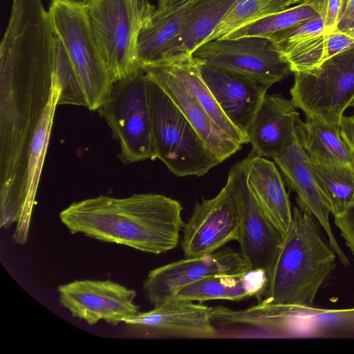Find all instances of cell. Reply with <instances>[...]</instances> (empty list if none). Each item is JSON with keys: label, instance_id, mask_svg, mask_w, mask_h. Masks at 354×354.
<instances>
[{"label": "cell", "instance_id": "cell-1", "mask_svg": "<svg viewBox=\"0 0 354 354\" xmlns=\"http://www.w3.org/2000/svg\"><path fill=\"white\" fill-rule=\"evenodd\" d=\"M182 211L179 201L158 194L100 195L71 203L59 219L73 234L160 254L178 246Z\"/></svg>", "mask_w": 354, "mask_h": 354}, {"label": "cell", "instance_id": "cell-26", "mask_svg": "<svg viewBox=\"0 0 354 354\" xmlns=\"http://www.w3.org/2000/svg\"><path fill=\"white\" fill-rule=\"evenodd\" d=\"M353 46L352 39L339 33L320 34L284 47L280 51L291 72H302L319 66L334 55Z\"/></svg>", "mask_w": 354, "mask_h": 354}, {"label": "cell", "instance_id": "cell-2", "mask_svg": "<svg viewBox=\"0 0 354 354\" xmlns=\"http://www.w3.org/2000/svg\"><path fill=\"white\" fill-rule=\"evenodd\" d=\"M0 198L27 197L26 164L33 136L51 101L60 95L54 65L0 64Z\"/></svg>", "mask_w": 354, "mask_h": 354}, {"label": "cell", "instance_id": "cell-32", "mask_svg": "<svg viewBox=\"0 0 354 354\" xmlns=\"http://www.w3.org/2000/svg\"><path fill=\"white\" fill-rule=\"evenodd\" d=\"M336 32L354 40V0H342Z\"/></svg>", "mask_w": 354, "mask_h": 354}, {"label": "cell", "instance_id": "cell-18", "mask_svg": "<svg viewBox=\"0 0 354 354\" xmlns=\"http://www.w3.org/2000/svg\"><path fill=\"white\" fill-rule=\"evenodd\" d=\"M147 77L171 99L220 162L242 146L230 138L209 117L162 62L145 66Z\"/></svg>", "mask_w": 354, "mask_h": 354}, {"label": "cell", "instance_id": "cell-14", "mask_svg": "<svg viewBox=\"0 0 354 354\" xmlns=\"http://www.w3.org/2000/svg\"><path fill=\"white\" fill-rule=\"evenodd\" d=\"M262 325L270 338H354V308L268 304Z\"/></svg>", "mask_w": 354, "mask_h": 354}, {"label": "cell", "instance_id": "cell-19", "mask_svg": "<svg viewBox=\"0 0 354 354\" xmlns=\"http://www.w3.org/2000/svg\"><path fill=\"white\" fill-rule=\"evenodd\" d=\"M299 118L291 100L281 94H266L248 132L251 152L272 158L281 153L296 134Z\"/></svg>", "mask_w": 354, "mask_h": 354}, {"label": "cell", "instance_id": "cell-15", "mask_svg": "<svg viewBox=\"0 0 354 354\" xmlns=\"http://www.w3.org/2000/svg\"><path fill=\"white\" fill-rule=\"evenodd\" d=\"M215 306L171 297L151 310L124 321L151 337L212 339L219 336L212 321Z\"/></svg>", "mask_w": 354, "mask_h": 354}, {"label": "cell", "instance_id": "cell-5", "mask_svg": "<svg viewBox=\"0 0 354 354\" xmlns=\"http://www.w3.org/2000/svg\"><path fill=\"white\" fill-rule=\"evenodd\" d=\"M156 10L149 0H93L86 7L90 28L113 83L142 68L137 57L138 38Z\"/></svg>", "mask_w": 354, "mask_h": 354}, {"label": "cell", "instance_id": "cell-21", "mask_svg": "<svg viewBox=\"0 0 354 354\" xmlns=\"http://www.w3.org/2000/svg\"><path fill=\"white\" fill-rule=\"evenodd\" d=\"M268 274L262 269H250L239 274H221L207 277L187 285L173 297L202 303L210 300L238 301L259 297L265 291Z\"/></svg>", "mask_w": 354, "mask_h": 354}, {"label": "cell", "instance_id": "cell-13", "mask_svg": "<svg viewBox=\"0 0 354 354\" xmlns=\"http://www.w3.org/2000/svg\"><path fill=\"white\" fill-rule=\"evenodd\" d=\"M57 290L61 305L89 325L104 320L116 326L140 313L136 292L111 280H77Z\"/></svg>", "mask_w": 354, "mask_h": 354}, {"label": "cell", "instance_id": "cell-37", "mask_svg": "<svg viewBox=\"0 0 354 354\" xmlns=\"http://www.w3.org/2000/svg\"><path fill=\"white\" fill-rule=\"evenodd\" d=\"M351 106L353 107V115L354 116V99H353V102H352V103L351 104Z\"/></svg>", "mask_w": 354, "mask_h": 354}, {"label": "cell", "instance_id": "cell-36", "mask_svg": "<svg viewBox=\"0 0 354 354\" xmlns=\"http://www.w3.org/2000/svg\"><path fill=\"white\" fill-rule=\"evenodd\" d=\"M93 0H51V1H58L67 3L72 6L86 8Z\"/></svg>", "mask_w": 354, "mask_h": 354}, {"label": "cell", "instance_id": "cell-30", "mask_svg": "<svg viewBox=\"0 0 354 354\" xmlns=\"http://www.w3.org/2000/svg\"><path fill=\"white\" fill-rule=\"evenodd\" d=\"M323 33H324V20L322 17H317L275 34L269 39L281 50L287 46Z\"/></svg>", "mask_w": 354, "mask_h": 354}, {"label": "cell", "instance_id": "cell-34", "mask_svg": "<svg viewBox=\"0 0 354 354\" xmlns=\"http://www.w3.org/2000/svg\"><path fill=\"white\" fill-rule=\"evenodd\" d=\"M338 130L342 140L354 155V116L344 115L339 122Z\"/></svg>", "mask_w": 354, "mask_h": 354}, {"label": "cell", "instance_id": "cell-25", "mask_svg": "<svg viewBox=\"0 0 354 354\" xmlns=\"http://www.w3.org/2000/svg\"><path fill=\"white\" fill-rule=\"evenodd\" d=\"M236 1L196 0L186 24L165 59L177 53H192L203 44Z\"/></svg>", "mask_w": 354, "mask_h": 354}, {"label": "cell", "instance_id": "cell-29", "mask_svg": "<svg viewBox=\"0 0 354 354\" xmlns=\"http://www.w3.org/2000/svg\"><path fill=\"white\" fill-rule=\"evenodd\" d=\"M322 17L317 6L310 0H304L290 8L245 26L226 38L272 35L290 29L314 18Z\"/></svg>", "mask_w": 354, "mask_h": 354}, {"label": "cell", "instance_id": "cell-24", "mask_svg": "<svg viewBox=\"0 0 354 354\" xmlns=\"http://www.w3.org/2000/svg\"><path fill=\"white\" fill-rule=\"evenodd\" d=\"M298 140L309 159L354 165V155L340 137L338 128L306 118L295 124Z\"/></svg>", "mask_w": 354, "mask_h": 354}, {"label": "cell", "instance_id": "cell-7", "mask_svg": "<svg viewBox=\"0 0 354 354\" xmlns=\"http://www.w3.org/2000/svg\"><path fill=\"white\" fill-rule=\"evenodd\" d=\"M99 110L120 143L118 157L122 162L154 159L147 77L143 68L114 82Z\"/></svg>", "mask_w": 354, "mask_h": 354}, {"label": "cell", "instance_id": "cell-4", "mask_svg": "<svg viewBox=\"0 0 354 354\" xmlns=\"http://www.w3.org/2000/svg\"><path fill=\"white\" fill-rule=\"evenodd\" d=\"M147 93L154 159L180 177L203 176L221 163L171 99L148 77Z\"/></svg>", "mask_w": 354, "mask_h": 354}, {"label": "cell", "instance_id": "cell-31", "mask_svg": "<svg viewBox=\"0 0 354 354\" xmlns=\"http://www.w3.org/2000/svg\"><path fill=\"white\" fill-rule=\"evenodd\" d=\"M334 223L339 230L346 245L354 255V193L345 212L340 216L334 217Z\"/></svg>", "mask_w": 354, "mask_h": 354}, {"label": "cell", "instance_id": "cell-10", "mask_svg": "<svg viewBox=\"0 0 354 354\" xmlns=\"http://www.w3.org/2000/svg\"><path fill=\"white\" fill-rule=\"evenodd\" d=\"M246 158L234 165L227 181L231 185L240 215V252L251 269L271 272L282 245L285 234L260 206L248 184Z\"/></svg>", "mask_w": 354, "mask_h": 354}, {"label": "cell", "instance_id": "cell-12", "mask_svg": "<svg viewBox=\"0 0 354 354\" xmlns=\"http://www.w3.org/2000/svg\"><path fill=\"white\" fill-rule=\"evenodd\" d=\"M250 269L240 251L224 247L212 254L184 258L151 270L143 283V290L149 302L156 306L187 285L214 275L239 274Z\"/></svg>", "mask_w": 354, "mask_h": 354}, {"label": "cell", "instance_id": "cell-17", "mask_svg": "<svg viewBox=\"0 0 354 354\" xmlns=\"http://www.w3.org/2000/svg\"><path fill=\"white\" fill-rule=\"evenodd\" d=\"M200 64V63H199ZM201 76L230 122L241 132H248L269 88L246 76L200 64Z\"/></svg>", "mask_w": 354, "mask_h": 354}, {"label": "cell", "instance_id": "cell-20", "mask_svg": "<svg viewBox=\"0 0 354 354\" xmlns=\"http://www.w3.org/2000/svg\"><path fill=\"white\" fill-rule=\"evenodd\" d=\"M248 184L257 202L275 223L286 234L292 218V210L284 183L275 164L250 153Z\"/></svg>", "mask_w": 354, "mask_h": 354}, {"label": "cell", "instance_id": "cell-11", "mask_svg": "<svg viewBox=\"0 0 354 354\" xmlns=\"http://www.w3.org/2000/svg\"><path fill=\"white\" fill-rule=\"evenodd\" d=\"M183 231L185 258L212 254L230 241H238L239 210L229 182L215 197L196 203Z\"/></svg>", "mask_w": 354, "mask_h": 354}, {"label": "cell", "instance_id": "cell-23", "mask_svg": "<svg viewBox=\"0 0 354 354\" xmlns=\"http://www.w3.org/2000/svg\"><path fill=\"white\" fill-rule=\"evenodd\" d=\"M192 54L185 52L177 53L158 62L166 66L230 138L241 146L250 142L249 137L236 129L221 109L201 76L199 62Z\"/></svg>", "mask_w": 354, "mask_h": 354}, {"label": "cell", "instance_id": "cell-33", "mask_svg": "<svg viewBox=\"0 0 354 354\" xmlns=\"http://www.w3.org/2000/svg\"><path fill=\"white\" fill-rule=\"evenodd\" d=\"M342 0H325V13L323 17L324 33L335 32L340 10Z\"/></svg>", "mask_w": 354, "mask_h": 354}, {"label": "cell", "instance_id": "cell-22", "mask_svg": "<svg viewBox=\"0 0 354 354\" xmlns=\"http://www.w3.org/2000/svg\"><path fill=\"white\" fill-rule=\"evenodd\" d=\"M196 1L190 0L164 12H154L138 38L137 57L141 68L165 58L186 24Z\"/></svg>", "mask_w": 354, "mask_h": 354}, {"label": "cell", "instance_id": "cell-3", "mask_svg": "<svg viewBox=\"0 0 354 354\" xmlns=\"http://www.w3.org/2000/svg\"><path fill=\"white\" fill-rule=\"evenodd\" d=\"M336 258L314 217L294 207L292 222L258 301L313 306L319 289L336 267Z\"/></svg>", "mask_w": 354, "mask_h": 354}, {"label": "cell", "instance_id": "cell-9", "mask_svg": "<svg viewBox=\"0 0 354 354\" xmlns=\"http://www.w3.org/2000/svg\"><path fill=\"white\" fill-rule=\"evenodd\" d=\"M192 55L200 64L239 73L269 88L292 73L277 46L262 37L211 40L198 46Z\"/></svg>", "mask_w": 354, "mask_h": 354}, {"label": "cell", "instance_id": "cell-6", "mask_svg": "<svg viewBox=\"0 0 354 354\" xmlns=\"http://www.w3.org/2000/svg\"><path fill=\"white\" fill-rule=\"evenodd\" d=\"M48 11L86 107L99 110L109 95L113 82L90 28L86 8L53 1Z\"/></svg>", "mask_w": 354, "mask_h": 354}, {"label": "cell", "instance_id": "cell-8", "mask_svg": "<svg viewBox=\"0 0 354 354\" xmlns=\"http://www.w3.org/2000/svg\"><path fill=\"white\" fill-rule=\"evenodd\" d=\"M294 74L290 95L295 106L306 118L338 128L354 99V47Z\"/></svg>", "mask_w": 354, "mask_h": 354}, {"label": "cell", "instance_id": "cell-16", "mask_svg": "<svg viewBox=\"0 0 354 354\" xmlns=\"http://www.w3.org/2000/svg\"><path fill=\"white\" fill-rule=\"evenodd\" d=\"M273 159L288 188L297 194L299 207L316 218L326 232L328 243L338 259L348 267L349 260L336 241L329 222L330 205L317 183L310 160L301 147L297 133L285 149Z\"/></svg>", "mask_w": 354, "mask_h": 354}, {"label": "cell", "instance_id": "cell-35", "mask_svg": "<svg viewBox=\"0 0 354 354\" xmlns=\"http://www.w3.org/2000/svg\"><path fill=\"white\" fill-rule=\"evenodd\" d=\"M190 0H158L156 12H160L183 4Z\"/></svg>", "mask_w": 354, "mask_h": 354}, {"label": "cell", "instance_id": "cell-27", "mask_svg": "<svg viewBox=\"0 0 354 354\" xmlns=\"http://www.w3.org/2000/svg\"><path fill=\"white\" fill-rule=\"evenodd\" d=\"M317 183L326 198L334 217L342 214L354 193L353 165L339 162L312 161Z\"/></svg>", "mask_w": 354, "mask_h": 354}, {"label": "cell", "instance_id": "cell-28", "mask_svg": "<svg viewBox=\"0 0 354 354\" xmlns=\"http://www.w3.org/2000/svg\"><path fill=\"white\" fill-rule=\"evenodd\" d=\"M304 0H236L204 42L226 38L234 31Z\"/></svg>", "mask_w": 354, "mask_h": 354}]
</instances>
